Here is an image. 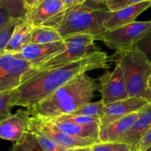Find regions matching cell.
I'll return each instance as SVG.
<instances>
[{
	"label": "cell",
	"mask_w": 151,
	"mask_h": 151,
	"mask_svg": "<svg viewBox=\"0 0 151 151\" xmlns=\"http://www.w3.org/2000/svg\"><path fill=\"white\" fill-rule=\"evenodd\" d=\"M143 98L147 101L148 104H151V77L148 81L147 88L146 92Z\"/></svg>",
	"instance_id": "cell-34"
},
{
	"label": "cell",
	"mask_w": 151,
	"mask_h": 151,
	"mask_svg": "<svg viewBox=\"0 0 151 151\" xmlns=\"http://www.w3.org/2000/svg\"><path fill=\"white\" fill-rule=\"evenodd\" d=\"M110 12L103 2L87 0L85 3L64 10L41 25L54 27L63 38L82 34L98 40L105 32L103 23Z\"/></svg>",
	"instance_id": "cell-3"
},
{
	"label": "cell",
	"mask_w": 151,
	"mask_h": 151,
	"mask_svg": "<svg viewBox=\"0 0 151 151\" xmlns=\"http://www.w3.org/2000/svg\"><path fill=\"white\" fill-rule=\"evenodd\" d=\"M31 68L28 62L12 53H5L0 56V93L17 89Z\"/></svg>",
	"instance_id": "cell-7"
},
{
	"label": "cell",
	"mask_w": 151,
	"mask_h": 151,
	"mask_svg": "<svg viewBox=\"0 0 151 151\" xmlns=\"http://www.w3.org/2000/svg\"><path fill=\"white\" fill-rule=\"evenodd\" d=\"M151 145V127L135 147V151H145Z\"/></svg>",
	"instance_id": "cell-30"
},
{
	"label": "cell",
	"mask_w": 151,
	"mask_h": 151,
	"mask_svg": "<svg viewBox=\"0 0 151 151\" xmlns=\"http://www.w3.org/2000/svg\"><path fill=\"white\" fill-rule=\"evenodd\" d=\"M94 1H98V2H102L103 0H94Z\"/></svg>",
	"instance_id": "cell-37"
},
{
	"label": "cell",
	"mask_w": 151,
	"mask_h": 151,
	"mask_svg": "<svg viewBox=\"0 0 151 151\" xmlns=\"http://www.w3.org/2000/svg\"><path fill=\"white\" fill-rule=\"evenodd\" d=\"M102 2L109 11H115L141 2H151V0H103Z\"/></svg>",
	"instance_id": "cell-28"
},
{
	"label": "cell",
	"mask_w": 151,
	"mask_h": 151,
	"mask_svg": "<svg viewBox=\"0 0 151 151\" xmlns=\"http://www.w3.org/2000/svg\"><path fill=\"white\" fill-rule=\"evenodd\" d=\"M61 1H62L64 7H65V9H67V8L75 6V5L85 3L87 0H61Z\"/></svg>",
	"instance_id": "cell-32"
},
{
	"label": "cell",
	"mask_w": 151,
	"mask_h": 151,
	"mask_svg": "<svg viewBox=\"0 0 151 151\" xmlns=\"http://www.w3.org/2000/svg\"><path fill=\"white\" fill-rule=\"evenodd\" d=\"M65 49L63 40L46 44L29 43L21 51L14 55L28 62L33 68L48 60Z\"/></svg>",
	"instance_id": "cell-10"
},
{
	"label": "cell",
	"mask_w": 151,
	"mask_h": 151,
	"mask_svg": "<svg viewBox=\"0 0 151 151\" xmlns=\"http://www.w3.org/2000/svg\"><path fill=\"white\" fill-rule=\"evenodd\" d=\"M23 19H24L14 18L6 26H5L3 28L0 30V54L5 53V47H6L7 45H8L10 39H11L14 28Z\"/></svg>",
	"instance_id": "cell-23"
},
{
	"label": "cell",
	"mask_w": 151,
	"mask_h": 151,
	"mask_svg": "<svg viewBox=\"0 0 151 151\" xmlns=\"http://www.w3.org/2000/svg\"><path fill=\"white\" fill-rule=\"evenodd\" d=\"M92 151H135L131 145L124 142L96 143L91 146Z\"/></svg>",
	"instance_id": "cell-24"
},
{
	"label": "cell",
	"mask_w": 151,
	"mask_h": 151,
	"mask_svg": "<svg viewBox=\"0 0 151 151\" xmlns=\"http://www.w3.org/2000/svg\"><path fill=\"white\" fill-rule=\"evenodd\" d=\"M46 119V118H45ZM49 122L56 126L57 128L70 136L75 137L91 139L100 143L99 139V123H91V124H82L77 123L70 122L65 121H56L53 119H48Z\"/></svg>",
	"instance_id": "cell-17"
},
{
	"label": "cell",
	"mask_w": 151,
	"mask_h": 151,
	"mask_svg": "<svg viewBox=\"0 0 151 151\" xmlns=\"http://www.w3.org/2000/svg\"><path fill=\"white\" fill-rule=\"evenodd\" d=\"M98 88L95 79L84 73L27 110L30 115L46 119L70 114L81 106L91 102Z\"/></svg>",
	"instance_id": "cell-2"
},
{
	"label": "cell",
	"mask_w": 151,
	"mask_h": 151,
	"mask_svg": "<svg viewBox=\"0 0 151 151\" xmlns=\"http://www.w3.org/2000/svg\"><path fill=\"white\" fill-rule=\"evenodd\" d=\"M104 107H105V104H104L102 100H100L96 102L87 103L70 114L93 117L100 120L104 114Z\"/></svg>",
	"instance_id": "cell-20"
},
{
	"label": "cell",
	"mask_w": 151,
	"mask_h": 151,
	"mask_svg": "<svg viewBox=\"0 0 151 151\" xmlns=\"http://www.w3.org/2000/svg\"><path fill=\"white\" fill-rule=\"evenodd\" d=\"M2 54H0V56H2Z\"/></svg>",
	"instance_id": "cell-38"
},
{
	"label": "cell",
	"mask_w": 151,
	"mask_h": 151,
	"mask_svg": "<svg viewBox=\"0 0 151 151\" xmlns=\"http://www.w3.org/2000/svg\"><path fill=\"white\" fill-rule=\"evenodd\" d=\"M33 27L26 22L24 19L20 22L14 28L11 39L5 47V53L15 54L21 51L27 45L30 43Z\"/></svg>",
	"instance_id": "cell-18"
},
{
	"label": "cell",
	"mask_w": 151,
	"mask_h": 151,
	"mask_svg": "<svg viewBox=\"0 0 151 151\" xmlns=\"http://www.w3.org/2000/svg\"><path fill=\"white\" fill-rule=\"evenodd\" d=\"M14 19L6 10L0 8V30L6 26Z\"/></svg>",
	"instance_id": "cell-31"
},
{
	"label": "cell",
	"mask_w": 151,
	"mask_h": 151,
	"mask_svg": "<svg viewBox=\"0 0 151 151\" xmlns=\"http://www.w3.org/2000/svg\"><path fill=\"white\" fill-rule=\"evenodd\" d=\"M151 63V28L134 45Z\"/></svg>",
	"instance_id": "cell-29"
},
{
	"label": "cell",
	"mask_w": 151,
	"mask_h": 151,
	"mask_svg": "<svg viewBox=\"0 0 151 151\" xmlns=\"http://www.w3.org/2000/svg\"><path fill=\"white\" fill-rule=\"evenodd\" d=\"M41 1H42V0H24V5H25V8L27 11H30L32 8H34Z\"/></svg>",
	"instance_id": "cell-33"
},
{
	"label": "cell",
	"mask_w": 151,
	"mask_h": 151,
	"mask_svg": "<svg viewBox=\"0 0 151 151\" xmlns=\"http://www.w3.org/2000/svg\"><path fill=\"white\" fill-rule=\"evenodd\" d=\"M11 151H44L33 133L27 131L18 142H15Z\"/></svg>",
	"instance_id": "cell-21"
},
{
	"label": "cell",
	"mask_w": 151,
	"mask_h": 151,
	"mask_svg": "<svg viewBox=\"0 0 151 151\" xmlns=\"http://www.w3.org/2000/svg\"><path fill=\"white\" fill-rule=\"evenodd\" d=\"M36 136L38 142L44 151H68L72 148H68L62 146L57 142H55L48 136H46L41 133H33Z\"/></svg>",
	"instance_id": "cell-26"
},
{
	"label": "cell",
	"mask_w": 151,
	"mask_h": 151,
	"mask_svg": "<svg viewBox=\"0 0 151 151\" xmlns=\"http://www.w3.org/2000/svg\"><path fill=\"white\" fill-rule=\"evenodd\" d=\"M30 113L27 110H19L0 120V139L17 142L28 131Z\"/></svg>",
	"instance_id": "cell-12"
},
{
	"label": "cell",
	"mask_w": 151,
	"mask_h": 151,
	"mask_svg": "<svg viewBox=\"0 0 151 151\" xmlns=\"http://www.w3.org/2000/svg\"><path fill=\"white\" fill-rule=\"evenodd\" d=\"M145 151H151V145H150V146L149 147H148L147 149Z\"/></svg>",
	"instance_id": "cell-36"
},
{
	"label": "cell",
	"mask_w": 151,
	"mask_h": 151,
	"mask_svg": "<svg viewBox=\"0 0 151 151\" xmlns=\"http://www.w3.org/2000/svg\"><path fill=\"white\" fill-rule=\"evenodd\" d=\"M99 68H109L108 56L102 51L62 66L35 73L15 90L14 105L30 108L77 76Z\"/></svg>",
	"instance_id": "cell-1"
},
{
	"label": "cell",
	"mask_w": 151,
	"mask_h": 151,
	"mask_svg": "<svg viewBox=\"0 0 151 151\" xmlns=\"http://www.w3.org/2000/svg\"><path fill=\"white\" fill-rule=\"evenodd\" d=\"M147 104H148L147 101L144 98L139 96L129 97L125 99L106 104L104 114L100 119L99 125H105L123 118L130 113L139 112Z\"/></svg>",
	"instance_id": "cell-11"
},
{
	"label": "cell",
	"mask_w": 151,
	"mask_h": 151,
	"mask_svg": "<svg viewBox=\"0 0 151 151\" xmlns=\"http://www.w3.org/2000/svg\"><path fill=\"white\" fill-rule=\"evenodd\" d=\"M68 151H92V149H91V147H85L72 148Z\"/></svg>",
	"instance_id": "cell-35"
},
{
	"label": "cell",
	"mask_w": 151,
	"mask_h": 151,
	"mask_svg": "<svg viewBox=\"0 0 151 151\" xmlns=\"http://www.w3.org/2000/svg\"><path fill=\"white\" fill-rule=\"evenodd\" d=\"M150 28L151 21H135L119 28L105 30L98 40L112 50H124L134 45Z\"/></svg>",
	"instance_id": "cell-6"
},
{
	"label": "cell",
	"mask_w": 151,
	"mask_h": 151,
	"mask_svg": "<svg viewBox=\"0 0 151 151\" xmlns=\"http://www.w3.org/2000/svg\"><path fill=\"white\" fill-rule=\"evenodd\" d=\"M65 9L61 0H42L30 11H27L24 21L32 27L44 24Z\"/></svg>",
	"instance_id": "cell-14"
},
{
	"label": "cell",
	"mask_w": 151,
	"mask_h": 151,
	"mask_svg": "<svg viewBox=\"0 0 151 151\" xmlns=\"http://www.w3.org/2000/svg\"><path fill=\"white\" fill-rule=\"evenodd\" d=\"M138 118L139 112H135L105 125H99V139L100 142H117L133 126Z\"/></svg>",
	"instance_id": "cell-15"
},
{
	"label": "cell",
	"mask_w": 151,
	"mask_h": 151,
	"mask_svg": "<svg viewBox=\"0 0 151 151\" xmlns=\"http://www.w3.org/2000/svg\"><path fill=\"white\" fill-rule=\"evenodd\" d=\"M150 7H151V2H144L110 11L103 23V27L106 30H110L130 24Z\"/></svg>",
	"instance_id": "cell-13"
},
{
	"label": "cell",
	"mask_w": 151,
	"mask_h": 151,
	"mask_svg": "<svg viewBox=\"0 0 151 151\" xmlns=\"http://www.w3.org/2000/svg\"><path fill=\"white\" fill-rule=\"evenodd\" d=\"M99 81L101 100L105 105L130 97L124 72L120 65L116 64L113 71H105L99 78Z\"/></svg>",
	"instance_id": "cell-9"
},
{
	"label": "cell",
	"mask_w": 151,
	"mask_h": 151,
	"mask_svg": "<svg viewBox=\"0 0 151 151\" xmlns=\"http://www.w3.org/2000/svg\"><path fill=\"white\" fill-rule=\"evenodd\" d=\"M15 90L11 92L0 93V120L11 114L14 105V97Z\"/></svg>",
	"instance_id": "cell-25"
},
{
	"label": "cell",
	"mask_w": 151,
	"mask_h": 151,
	"mask_svg": "<svg viewBox=\"0 0 151 151\" xmlns=\"http://www.w3.org/2000/svg\"><path fill=\"white\" fill-rule=\"evenodd\" d=\"M108 62H115L122 68L129 96L143 98L151 77V63L146 56L133 45L116 50L108 57Z\"/></svg>",
	"instance_id": "cell-4"
},
{
	"label": "cell",
	"mask_w": 151,
	"mask_h": 151,
	"mask_svg": "<svg viewBox=\"0 0 151 151\" xmlns=\"http://www.w3.org/2000/svg\"><path fill=\"white\" fill-rule=\"evenodd\" d=\"M48 119H53L56 120V121L70 122L82 124H91V123H99V124H100V120L96 118L80 115H73V114H65V115L59 116L55 117V118Z\"/></svg>",
	"instance_id": "cell-27"
},
{
	"label": "cell",
	"mask_w": 151,
	"mask_h": 151,
	"mask_svg": "<svg viewBox=\"0 0 151 151\" xmlns=\"http://www.w3.org/2000/svg\"><path fill=\"white\" fill-rule=\"evenodd\" d=\"M0 8L6 10L14 18L24 19L27 13L24 0H0Z\"/></svg>",
	"instance_id": "cell-22"
},
{
	"label": "cell",
	"mask_w": 151,
	"mask_h": 151,
	"mask_svg": "<svg viewBox=\"0 0 151 151\" xmlns=\"http://www.w3.org/2000/svg\"><path fill=\"white\" fill-rule=\"evenodd\" d=\"M151 127V104H147L139 111V118L131 127L117 142H124L134 148Z\"/></svg>",
	"instance_id": "cell-16"
},
{
	"label": "cell",
	"mask_w": 151,
	"mask_h": 151,
	"mask_svg": "<svg viewBox=\"0 0 151 151\" xmlns=\"http://www.w3.org/2000/svg\"><path fill=\"white\" fill-rule=\"evenodd\" d=\"M63 42L65 45V50L38 66L30 68L24 76L22 82L36 72L62 66L101 51L100 47L96 45L95 38L89 35L68 36L63 38Z\"/></svg>",
	"instance_id": "cell-5"
},
{
	"label": "cell",
	"mask_w": 151,
	"mask_h": 151,
	"mask_svg": "<svg viewBox=\"0 0 151 151\" xmlns=\"http://www.w3.org/2000/svg\"><path fill=\"white\" fill-rule=\"evenodd\" d=\"M62 40H63V37L54 27L40 25L32 29L30 43L46 44Z\"/></svg>",
	"instance_id": "cell-19"
},
{
	"label": "cell",
	"mask_w": 151,
	"mask_h": 151,
	"mask_svg": "<svg viewBox=\"0 0 151 151\" xmlns=\"http://www.w3.org/2000/svg\"><path fill=\"white\" fill-rule=\"evenodd\" d=\"M28 131L48 136L60 145L68 148L91 147L97 143L93 139L75 137L67 134L48 120L38 116H32L30 118Z\"/></svg>",
	"instance_id": "cell-8"
}]
</instances>
